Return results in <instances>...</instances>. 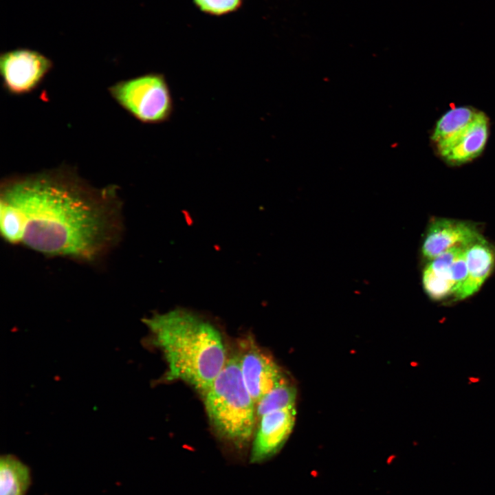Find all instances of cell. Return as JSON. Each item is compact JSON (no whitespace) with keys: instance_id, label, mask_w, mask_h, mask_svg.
I'll return each instance as SVG.
<instances>
[{"instance_id":"obj_1","label":"cell","mask_w":495,"mask_h":495,"mask_svg":"<svg viewBox=\"0 0 495 495\" xmlns=\"http://www.w3.org/2000/svg\"><path fill=\"white\" fill-rule=\"evenodd\" d=\"M118 190L94 187L67 165L6 177L0 186L1 236L46 256L97 261L121 236Z\"/></svg>"},{"instance_id":"obj_2","label":"cell","mask_w":495,"mask_h":495,"mask_svg":"<svg viewBox=\"0 0 495 495\" xmlns=\"http://www.w3.org/2000/svg\"><path fill=\"white\" fill-rule=\"evenodd\" d=\"M145 323L167 362L166 379L182 381L204 395L228 360L219 330L179 309L155 314Z\"/></svg>"},{"instance_id":"obj_3","label":"cell","mask_w":495,"mask_h":495,"mask_svg":"<svg viewBox=\"0 0 495 495\" xmlns=\"http://www.w3.org/2000/svg\"><path fill=\"white\" fill-rule=\"evenodd\" d=\"M211 426L223 440L241 448L252 437L256 404L242 378L238 356L229 358L203 395Z\"/></svg>"},{"instance_id":"obj_4","label":"cell","mask_w":495,"mask_h":495,"mask_svg":"<svg viewBox=\"0 0 495 495\" xmlns=\"http://www.w3.org/2000/svg\"><path fill=\"white\" fill-rule=\"evenodd\" d=\"M108 91L121 108L143 124L164 123L174 111L171 90L162 73L150 72L118 81Z\"/></svg>"},{"instance_id":"obj_5","label":"cell","mask_w":495,"mask_h":495,"mask_svg":"<svg viewBox=\"0 0 495 495\" xmlns=\"http://www.w3.org/2000/svg\"><path fill=\"white\" fill-rule=\"evenodd\" d=\"M54 67L52 60L34 50L18 48L0 56L2 86L12 96H23L34 91Z\"/></svg>"},{"instance_id":"obj_6","label":"cell","mask_w":495,"mask_h":495,"mask_svg":"<svg viewBox=\"0 0 495 495\" xmlns=\"http://www.w3.org/2000/svg\"><path fill=\"white\" fill-rule=\"evenodd\" d=\"M468 274L465 248H455L428 261L422 274L423 287L434 300L454 296Z\"/></svg>"},{"instance_id":"obj_7","label":"cell","mask_w":495,"mask_h":495,"mask_svg":"<svg viewBox=\"0 0 495 495\" xmlns=\"http://www.w3.org/2000/svg\"><path fill=\"white\" fill-rule=\"evenodd\" d=\"M295 408L274 410L258 421L250 462L258 464L273 456L284 445L294 426Z\"/></svg>"},{"instance_id":"obj_8","label":"cell","mask_w":495,"mask_h":495,"mask_svg":"<svg viewBox=\"0 0 495 495\" xmlns=\"http://www.w3.org/2000/svg\"><path fill=\"white\" fill-rule=\"evenodd\" d=\"M237 356L243 380L256 406L265 394L287 380L273 359L254 345Z\"/></svg>"},{"instance_id":"obj_9","label":"cell","mask_w":495,"mask_h":495,"mask_svg":"<svg viewBox=\"0 0 495 495\" xmlns=\"http://www.w3.org/2000/svg\"><path fill=\"white\" fill-rule=\"evenodd\" d=\"M483 236L472 224L439 219L432 221L425 234L421 253L428 261L455 248H466Z\"/></svg>"},{"instance_id":"obj_10","label":"cell","mask_w":495,"mask_h":495,"mask_svg":"<svg viewBox=\"0 0 495 495\" xmlns=\"http://www.w3.org/2000/svg\"><path fill=\"white\" fill-rule=\"evenodd\" d=\"M489 120L479 111L474 120L455 138L437 147L448 164L458 166L477 157L484 150L489 137Z\"/></svg>"},{"instance_id":"obj_11","label":"cell","mask_w":495,"mask_h":495,"mask_svg":"<svg viewBox=\"0 0 495 495\" xmlns=\"http://www.w3.org/2000/svg\"><path fill=\"white\" fill-rule=\"evenodd\" d=\"M467 277L454 296L461 300L476 293L491 274L495 263V253L483 237L465 248Z\"/></svg>"},{"instance_id":"obj_12","label":"cell","mask_w":495,"mask_h":495,"mask_svg":"<svg viewBox=\"0 0 495 495\" xmlns=\"http://www.w3.org/2000/svg\"><path fill=\"white\" fill-rule=\"evenodd\" d=\"M32 484L31 468L13 454L0 459V495H27Z\"/></svg>"},{"instance_id":"obj_13","label":"cell","mask_w":495,"mask_h":495,"mask_svg":"<svg viewBox=\"0 0 495 495\" xmlns=\"http://www.w3.org/2000/svg\"><path fill=\"white\" fill-rule=\"evenodd\" d=\"M478 112L468 106L455 107L445 112L436 122L431 135L435 147L446 144L462 132Z\"/></svg>"},{"instance_id":"obj_14","label":"cell","mask_w":495,"mask_h":495,"mask_svg":"<svg viewBox=\"0 0 495 495\" xmlns=\"http://www.w3.org/2000/svg\"><path fill=\"white\" fill-rule=\"evenodd\" d=\"M297 390L287 380L265 394L256 404L257 421L264 415L277 410L296 407Z\"/></svg>"},{"instance_id":"obj_15","label":"cell","mask_w":495,"mask_h":495,"mask_svg":"<svg viewBox=\"0 0 495 495\" xmlns=\"http://www.w3.org/2000/svg\"><path fill=\"white\" fill-rule=\"evenodd\" d=\"M242 0H194L203 12L212 15H223L235 11Z\"/></svg>"}]
</instances>
